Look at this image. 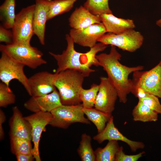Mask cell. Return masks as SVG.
Here are the masks:
<instances>
[{
  "label": "cell",
  "mask_w": 161,
  "mask_h": 161,
  "mask_svg": "<svg viewBox=\"0 0 161 161\" xmlns=\"http://www.w3.org/2000/svg\"><path fill=\"white\" fill-rule=\"evenodd\" d=\"M121 57L116 47L113 46H111L109 54L102 53L96 56L100 66L106 72L107 77L116 88L120 102L125 103L133 87L132 81L129 78V75L142 70L144 67L140 65L129 67L123 65L120 61Z\"/></svg>",
  "instance_id": "1"
},
{
  "label": "cell",
  "mask_w": 161,
  "mask_h": 161,
  "mask_svg": "<svg viewBox=\"0 0 161 161\" xmlns=\"http://www.w3.org/2000/svg\"><path fill=\"white\" fill-rule=\"evenodd\" d=\"M65 39L67 47L61 54L49 52L57 62L58 68L55 73H58L67 69H72L81 73L85 77H87L91 73L95 71L91 68V66H100L96 56L98 53L106 48V45L100 42L90 48L86 52L81 53L75 49V43L69 34L66 35Z\"/></svg>",
  "instance_id": "2"
},
{
  "label": "cell",
  "mask_w": 161,
  "mask_h": 161,
  "mask_svg": "<svg viewBox=\"0 0 161 161\" xmlns=\"http://www.w3.org/2000/svg\"><path fill=\"white\" fill-rule=\"evenodd\" d=\"M56 74L54 84L58 90L62 105L80 104L79 94L85 77L83 75L72 69H67Z\"/></svg>",
  "instance_id": "3"
},
{
  "label": "cell",
  "mask_w": 161,
  "mask_h": 161,
  "mask_svg": "<svg viewBox=\"0 0 161 161\" xmlns=\"http://www.w3.org/2000/svg\"><path fill=\"white\" fill-rule=\"evenodd\" d=\"M0 50L15 61L32 69H35L47 63V61L42 58V52L31 45H25L13 43L1 44Z\"/></svg>",
  "instance_id": "4"
},
{
  "label": "cell",
  "mask_w": 161,
  "mask_h": 161,
  "mask_svg": "<svg viewBox=\"0 0 161 161\" xmlns=\"http://www.w3.org/2000/svg\"><path fill=\"white\" fill-rule=\"evenodd\" d=\"M35 4L23 8L16 15L12 31L13 43L25 45H30V41L34 34L33 18Z\"/></svg>",
  "instance_id": "5"
},
{
  "label": "cell",
  "mask_w": 161,
  "mask_h": 161,
  "mask_svg": "<svg viewBox=\"0 0 161 161\" xmlns=\"http://www.w3.org/2000/svg\"><path fill=\"white\" fill-rule=\"evenodd\" d=\"M83 108L81 103L76 105H61L50 112L52 118L49 125L66 129L72 124L76 123L90 124V121L84 116Z\"/></svg>",
  "instance_id": "6"
},
{
  "label": "cell",
  "mask_w": 161,
  "mask_h": 161,
  "mask_svg": "<svg viewBox=\"0 0 161 161\" xmlns=\"http://www.w3.org/2000/svg\"><path fill=\"white\" fill-rule=\"evenodd\" d=\"M144 40L140 32L130 29L119 34H105L98 41L106 45L114 46L123 50L133 52L141 47Z\"/></svg>",
  "instance_id": "7"
},
{
  "label": "cell",
  "mask_w": 161,
  "mask_h": 161,
  "mask_svg": "<svg viewBox=\"0 0 161 161\" xmlns=\"http://www.w3.org/2000/svg\"><path fill=\"white\" fill-rule=\"evenodd\" d=\"M1 53L0 58V79L1 81L9 86L11 80H17L30 95L28 78L24 72L25 66L15 61L5 53Z\"/></svg>",
  "instance_id": "8"
},
{
  "label": "cell",
  "mask_w": 161,
  "mask_h": 161,
  "mask_svg": "<svg viewBox=\"0 0 161 161\" xmlns=\"http://www.w3.org/2000/svg\"><path fill=\"white\" fill-rule=\"evenodd\" d=\"M133 73V85L138 86L146 93L161 99V60L149 70L138 71Z\"/></svg>",
  "instance_id": "9"
},
{
  "label": "cell",
  "mask_w": 161,
  "mask_h": 161,
  "mask_svg": "<svg viewBox=\"0 0 161 161\" xmlns=\"http://www.w3.org/2000/svg\"><path fill=\"white\" fill-rule=\"evenodd\" d=\"M100 80L99 90L94 106L97 109L111 116L118 97V93L108 77H101Z\"/></svg>",
  "instance_id": "10"
},
{
  "label": "cell",
  "mask_w": 161,
  "mask_h": 161,
  "mask_svg": "<svg viewBox=\"0 0 161 161\" xmlns=\"http://www.w3.org/2000/svg\"><path fill=\"white\" fill-rule=\"evenodd\" d=\"M30 123L32 127V140L33 146L32 154L35 160L41 161L39 152V143L42 132L52 118L50 112H39L24 117Z\"/></svg>",
  "instance_id": "11"
},
{
  "label": "cell",
  "mask_w": 161,
  "mask_h": 161,
  "mask_svg": "<svg viewBox=\"0 0 161 161\" xmlns=\"http://www.w3.org/2000/svg\"><path fill=\"white\" fill-rule=\"evenodd\" d=\"M106 32V29L101 22L81 29L72 28L69 34L75 43L91 48L97 44L99 39Z\"/></svg>",
  "instance_id": "12"
},
{
  "label": "cell",
  "mask_w": 161,
  "mask_h": 161,
  "mask_svg": "<svg viewBox=\"0 0 161 161\" xmlns=\"http://www.w3.org/2000/svg\"><path fill=\"white\" fill-rule=\"evenodd\" d=\"M93 139L99 143L106 140L122 141L126 143L131 151L134 152L139 149H143L145 147L143 143L131 140L123 135L115 126L112 116L110 117L103 130L94 136Z\"/></svg>",
  "instance_id": "13"
},
{
  "label": "cell",
  "mask_w": 161,
  "mask_h": 161,
  "mask_svg": "<svg viewBox=\"0 0 161 161\" xmlns=\"http://www.w3.org/2000/svg\"><path fill=\"white\" fill-rule=\"evenodd\" d=\"M57 74L47 71L37 73L28 78L30 95L36 97L52 92L56 88L54 82Z\"/></svg>",
  "instance_id": "14"
},
{
  "label": "cell",
  "mask_w": 161,
  "mask_h": 161,
  "mask_svg": "<svg viewBox=\"0 0 161 161\" xmlns=\"http://www.w3.org/2000/svg\"><path fill=\"white\" fill-rule=\"evenodd\" d=\"M61 105L59 94L56 88L48 94L31 97L24 104L25 108L34 113L39 112H51Z\"/></svg>",
  "instance_id": "15"
},
{
  "label": "cell",
  "mask_w": 161,
  "mask_h": 161,
  "mask_svg": "<svg viewBox=\"0 0 161 161\" xmlns=\"http://www.w3.org/2000/svg\"><path fill=\"white\" fill-rule=\"evenodd\" d=\"M35 8L33 18L34 34L42 45L45 44L46 23L51 0H35Z\"/></svg>",
  "instance_id": "16"
},
{
  "label": "cell",
  "mask_w": 161,
  "mask_h": 161,
  "mask_svg": "<svg viewBox=\"0 0 161 161\" xmlns=\"http://www.w3.org/2000/svg\"><path fill=\"white\" fill-rule=\"evenodd\" d=\"M13 114L10 120V135L32 140V127L29 122L23 117L18 108H13Z\"/></svg>",
  "instance_id": "17"
},
{
  "label": "cell",
  "mask_w": 161,
  "mask_h": 161,
  "mask_svg": "<svg viewBox=\"0 0 161 161\" xmlns=\"http://www.w3.org/2000/svg\"><path fill=\"white\" fill-rule=\"evenodd\" d=\"M68 20L70 26L72 29L76 30L83 29L101 22L100 16L92 14L82 6L75 9Z\"/></svg>",
  "instance_id": "18"
},
{
  "label": "cell",
  "mask_w": 161,
  "mask_h": 161,
  "mask_svg": "<svg viewBox=\"0 0 161 161\" xmlns=\"http://www.w3.org/2000/svg\"><path fill=\"white\" fill-rule=\"evenodd\" d=\"M100 16L106 32L119 34L135 27L132 19L118 18L112 13L103 14Z\"/></svg>",
  "instance_id": "19"
},
{
  "label": "cell",
  "mask_w": 161,
  "mask_h": 161,
  "mask_svg": "<svg viewBox=\"0 0 161 161\" xmlns=\"http://www.w3.org/2000/svg\"><path fill=\"white\" fill-rule=\"evenodd\" d=\"M132 114L135 121L156 122L158 119V114L139 100L133 109Z\"/></svg>",
  "instance_id": "20"
},
{
  "label": "cell",
  "mask_w": 161,
  "mask_h": 161,
  "mask_svg": "<svg viewBox=\"0 0 161 161\" xmlns=\"http://www.w3.org/2000/svg\"><path fill=\"white\" fill-rule=\"evenodd\" d=\"M16 0H5L0 6V21L1 25L7 29H12L16 15Z\"/></svg>",
  "instance_id": "21"
},
{
  "label": "cell",
  "mask_w": 161,
  "mask_h": 161,
  "mask_svg": "<svg viewBox=\"0 0 161 161\" xmlns=\"http://www.w3.org/2000/svg\"><path fill=\"white\" fill-rule=\"evenodd\" d=\"M82 110L87 119L96 126L98 133L102 131L112 116L93 108L83 107Z\"/></svg>",
  "instance_id": "22"
},
{
  "label": "cell",
  "mask_w": 161,
  "mask_h": 161,
  "mask_svg": "<svg viewBox=\"0 0 161 161\" xmlns=\"http://www.w3.org/2000/svg\"><path fill=\"white\" fill-rule=\"evenodd\" d=\"M120 147L117 141H109L103 148H98L95 151L96 161H115Z\"/></svg>",
  "instance_id": "23"
},
{
  "label": "cell",
  "mask_w": 161,
  "mask_h": 161,
  "mask_svg": "<svg viewBox=\"0 0 161 161\" xmlns=\"http://www.w3.org/2000/svg\"><path fill=\"white\" fill-rule=\"evenodd\" d=\"M78 0H51L47 15V21L69 11Z\"/></svg>",
  "instance_id": "24"
},
{
  "label": "cell",
  "mask_w": 161,
  "mask_h": 161,
  "mask_svg": "<svg viewBox=\"0 0 161 161\" xmlns=\"http://www.w3.org/2000/svg\"><path fill=\"white\" fill-rule=\"evenodd\" d=\"M91 137L86 133L82 134L77 151L81 161H95V151L91 145Z\"/></svg>",
  "instance_id": "25"
},
{
  "label": "cell",
  "mask_w": 161,
  "mask_h": 161,
  "mask_svg": "<svg viewBox=\"0 0 161 161\" xmlns=\"http://www.w3.org/2000/svg\"><path fill=\"white\" fill-rule=\"evenodd\" d=\"M10 145L12 152L16 154H32L33 147L31 141L17 137L11 136Z\"/></svg>",
  "instance_id": "26"
},
{
  "label": "cell",
  "mask_w": 161,
  "mask_h": 161,
  "mask_svg": "<svg viewBox=\"0 0 161 161\" xmlns=\"http://www.w3.org/2000/svg\"><path fill=\"white\" fill-rule=\"evenodd\" d=\"M109 0H86L83 6L91 13L100 16L103 14L112 13L109 4Z\"/></svg>",
  "instance_id": "27"
},
{
  "label": "cell",
  "mask_w": 161,
  "mask_h": 161,
  "mask_svg": "<svg viewBox=\"0 0 161 161\" xmlns=\"http://www.w3.org/2000/svg\"><path fill=\"white\" fill-rule=\"evenodd\" d=\"M99 90V85L94 83L89 89L82 88L80 90L79 97L83 107L93 108L94 106L96 97Z\"/></svg>",
  "instance_id": "28"
},
{
  "label": "cell",
  "mask_w": 161,
  "mask_h": 161,
  "mask_svg": "<svg viewBox=\"0 0 161 161\" xmlns=\"http://www.w3.org/2000/svg\"><path fill=\"white\" fill-rule=\"evenodd\" d=\"M16 101V96L9 86L4 83H0V106L7 107L14 104Z\"/></svg>",
  "instance_id": "29"
},
{
  "label": "cell",
  "mask_w": 161,
  "mask_h": 161,
  "mask_svg": "<svg viewBox=\"0 0 161 161\" xmlns=\"http://www.w3.org/2000/svg\"><path fill=\"white\" fill-rule=\"evenodd\" d=\"M138 100L143 102L158 114H161V104L157 96L147 93L144 98Z\"/></svg>",
  "instance_id": "30"
},
{
  "label": "cell",
  "mask_w": 161,
  "mask_h": 161,
  "mask_svg": "<svg viewBox=\"0 0 161 161\" xmlns=\"http://www.w3.org/2000/svg\"><path fill=\"white\" fill-rule=\"evenodd\" d=\"M145 153L142 151L135 155L126 154L124 152L123 147L121 146L116 154L115 161H137Z\"/></svg>",
  "instance_id": "31"
},
{
  "label": "cell",
  "mask_w": 161,
  "mask_h": 161,
  "mask_svg": "<svg viewBox=\"0 0 161 161\" xmlns=\"http://www.w3.org/2000/svg\"><path fill=\"white\" fill-rule=\"evenodd\" d=\"M0 26V42L6 44L13 43V35L12 31Z\"/></svg>",
  "instance_id": "32"
},
{
  "label": "cell",
  "mask_w": 161,
  "mask_h": 161,
  "mask_svg": "<svg viewBox=\"0 0 161 161\" xmlns=\"http://www.w3.org/2000/svg\"><path fill=\"white\" fill-rule=\"evenodd\" d=\"M18 161H32L35 159L32 154L18 153L15 154Z\"/></svg>",
  "instance_id": "33"
},
{
  "label": "cell",
  "mask_w": 161,
  "mask_h": 161,
  "mask_svg": "<svg viewBox=\"0 0 161 161\" xmlns=\"http://www.w3.org/2000/svg\"><path fill=\"white\" fill-rule=\"evenodd\" d=\"M6 117L3 112L0 110V138L2 140L4 136V132L2 128V124L5 121Z\"/></svg>",
  "instance_id": "34"
},
{
  "label": "cell",
  "mask_w": 161,
  "mask_h": 161,
  "mask_svg": "<svg viewBox=\"0 0 161 161\" xmlns=\"http://www.w3.org/2000/svg\"><path fill=\"white\" fill-rule=\"evenodd\" d=\"M156 24L157 25L161 27V18L156 21Z\"/></svg>",
  "instance_id": "35"
}]
</instances>
